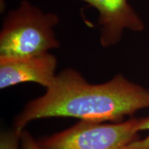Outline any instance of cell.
Returning <instances> with one entry per match:
<instances>
[{
	"mask_svg": "<svg viewBox=\"0 0 149 149\" xmlns=\"http://www.w3.org/2000/svg\"><path fill=\"white\" fill-rule=\"evenodd\" d=\"M147 108L149 89L122 74H117L105 83L93 84L77 70L66 68L56 75L42 96L26 104L16 117L13 130L20 135L31 122L53 117L118 123L126 115Z\"/></svg>",
	"mask_w": 149,
	"mask_h": 149,
	"instance_id": "cell-1",
	"label": "cell"
},
{
	"mask_svg": "<svg viewBox=\"0 0 149 149\" xmlns=\"http://www.w3.org/2000/svg\"><path fill=\"white\" fill-rule=\"evenodd\" d=\"M19 139L21 141L22 149H41L38 142H36L32 135L25 129L20 133Z\"/></svg>",
	"mask_w": 149,
	"mask_h": 149,
	"instance_id": "cell-8",
	"label": "cell"
},
{
	"mask_svg": "<svg viewBox=\"0 0 149 149\" xmlns=\"http://www.w3.org/2000/svg\"><path fill=\"white\" fill-rule=\"evenodd\" d=\"M59 22L53 13H44L23 0L3 21L0 32V58H17L48 53L60 46L54 27Z\"/></svg>",
	"mask_w": 149,
	"mask_h": 149,
	"instance_id": "cell-2",
	"label": "cell"
},
{
	"mask_svg": "<svg viewBox=\"0 0 149 149\" xmlns=\"http://www.w3.org/2000/svg\"><path fill=\"white\" fill-rule=\"evenodd\" d=\"M57 61L46 53L17 58H0V88L5 89L24 82H34L46 88L56 77Z\"/></svg>",
	"mask_w": 149,
	"mask_h": 149,
	"instance_id": "cell-5",
	"label": "cell"
},
{
	"mask_svg": "<svg viewBox=\"0 0 149 149\" xmlns=\"http://www.w3.org/2000/svg\"><path fill=\"white\" fill-rule=\"evenodd\" d=\"M138 129L139 130H149V117L140 119ZM125 149H149V135L144 139H138L130 143Z\"/></svg>",
	"mask_w": 149,
	"mask_h": 149,
	"instance_id": "cell-7",
	"label": "cell"
},
{
	"mask_svg": "<svg viewBox=\"0 0 149 149\" xmlns=\"http://www.w3.org/2000/svg\"><path fill=\"white\" fill-rule=\"evenodd\" d=\"M19 135L15 130L3 131L0 136V149H19Z\"/></svg>",
	"mask_w": 149,
	"mask_h": 149,
	"instance_id": "cell-6",
	"label": "cell"
},
{
	"mask_svg": "<svg viewBox=\"0 0 149 149\" xmlns=\"http://www.w3.org/2000/svg\"><path fill=\"white\" fill-rule=\"evenodd\" d=\"M99 12L100 41L103 47L114 46L120 42L125 29L139 32L144 24L127 0H79Z\"/></svg>",
	"mask_w": 149,
	"mask_h": 149,
	"instance_id": "cell-4",
	"label": "cell"
},
{
	"mask_svg": "<svg viewBox=\"0 0 149 149\" xmlns=\"http://www.w3.org/2000/svg\"><path fill=\"white\" fill-rule=\"evenodd\" d=\"M140 119L113 124L82 121L38 142L41 149H125L138 139Z\"/></svg>",
	"mask_w": 149,
	"mask_h": 149,
	"instance_id": "cell-3",
	"label": "cell"
}]
</instances>
